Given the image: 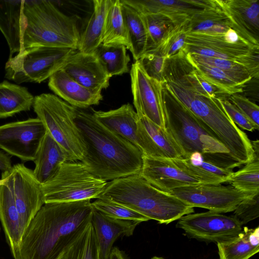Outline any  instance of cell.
<instances>
[{
    "label": "cell",
    "mask_w": 259,
    "mask_h": 259,
    "mask_svg": "<svg viewBox=\"0 0 259 259\" xmlns=\"http://www.w3.org/2000/svg\"><path fill=\"white\" fill-rule=\"evenodd\" d=\"M90 200L45 203L25 229L15 259H59L91 222Z\"/></svg>",
    "instance_id": "1"
},
{
    "label": "cell",
    "mask_w": 259,
    "mask_h": 259,
    "mask_svg": "<svg viewBox=\"0 0 259 259\" xmlns=\"http://www.w3.org/2000/svg\"><path fill=\"white\" fill-rule=\"evenodd\" d=\"M75 123L85 146L81 161L95 177L107 181L139 174L143 153L91 114L76 111Z\"/></svg>",
    "instance_id": "2"
},
{
    "label": "cell",
    "mask_w": 259,
    "mask_h": 259,
    "mask_svg": "<svg viewBox=\"0 0 259 259\" xmlns=\"http://www.w3.org/2000/svg\"><path fill=\"white\" fill-rule=\"evenodd\" d=\"M165 128L184 153H193L222 168L232 170L241 164L229 154L228 149L175 96L165 81L161 82Z\"/></svg>",
    "instance_id": "3"
},
{
    "label": "cell",
    "mask_w": 259,
    "mask_h": 259,
    "mask_svg": "<svg viewBox=\"0 0 259 259\" xmlns=\"http://www.w3.org/2000/svg\"><path fill=\"white\" fill-rule=\"evenodd\" d=\"M100 196L129 207L159 224H169L194 211L193 207L171 193L155 187L139 174L107 182Z\"/></svg>",
    "instance_id": "4"
},
{
    "label": "cell",
    "mask_w": 259,
    "mask_h": 259,
    "mask_svg": "<svg viewBox=\"0 0 259 259\" xmlns=\"http://www.w3.org/2000/svg\"><path fill=\"white\" fill-rule=\"evenodd\" d=\"M179 100L199 119L241 165L253 158L251 140L230 118L218 98L199 94L180 82L164 80Z\"/></svg>",
    "instance_id": "5"
},
{
    "label": "cell",
    "mask_w": 259,
    "mask_h": 259,
    "mask_svg": "<svg viewBox=\"0 0 259 259\" xmlns=\"http://www.w3.org/2000/svg\"><path fill=\"white\" fill-rule=\"evenodd\" d=\"M26 26L23 50L34 46L71 48L77 50L80 34L75 20L49 1H24Z\"/></svg>",
    "instance_id": "6"
},
{
    "label": "cell",
    "mask_w": 259,
    "mask_h": 259,
    "mask_svg": "<svg viewBox=\"0 0 259 259\" xmlns=\"http://www.w3.org/2000/svg\"><path fill=\"white\" fill-rule=\"evenodd\" d=\"M32 107L47 131L66 152L68 161H81L85 146L75 121L77 108L50 93L35 96Z\"/></svg>",
    "instance_id": "7"
},
{
    "label": "cell",
    "mask_w": 259,
    "mask_h": 259,
    "mask_svg": "<svg viewBox=\"0 0 259 259\" xmlns=\"http://www.w3.org/2000/svg\"><path fill=\"white\" fill-rule=\"evenodd\" d=\"M107 183L90 173L81 161H66L51 179L41 186L45 203H48L97 199Z\"/></svg>",
    "instance_id": "8"
},
{
    "label": "cell",
    "mask_w": 259,
    "mask_h": 259,
    "mask_svg": "<svg viewBox=\"0 0 259 259\" xmlns=\"http://www.w3.org/2000/svg\"><path fill=\"white\" fill-rule=\"evenodd\" d=\"M77 50L65 47L34 46L9 58L5 77L18 83H40L61 69Z\"/></svg>",
    "instance_id": "9"
},
{
    "label": "cell",
    "mask_w": 259,
    "mask_h": 259,
    "mask_svg": "<svg viewBox=\"0 0 259 259\" xmlns=\"http://www.w3.org/2000/svg\"><path fill=\"white\" fill-rule=\"evenodd\" d=\"M170 193L192 207L203 208L221 213L233 211L246 199L253 197L231 185L221 184L187 186L174 189Z\"/></svg>",
    "instance_id": "10"
},
{
    "label": "cell",
    "mask_w": 259,
    "mask_h": 259,
    "mask_svg": "<svg viewBox=\"0 0 259 259\" xmlns=\"http://www.w3.org/2000/svg\"><path fill=\"white\" fill-rule=\"evenodd\" d=\"M2 177L5 178L11 189L25 231L45 204L41 184L35 178L33 170L23 163L14 164L10 170L3 171Z\"/></svg>",
    "instance_id": "11"
},
{
    "label": "cell",
    "mask_w": 259,
    "mask_h": 259,
    "mask_svg": "<svg viewBox=\"0 0 259 259\" xmlns=\"http://www.w3.org/2000/svg\"><path fill=\"white\" fill-rule=\"evenodd\" d=\"M176 227L190 238L216 243L236 236L243 229L232 216L209 210L185 215L178 220Z\"/></svg>",
    "instance_id": "12"
},
{
    "label": "cell",
    "mask_w": 259,
    "mask_h": 259,
    "mask_svg": "<svg viewBox=\"0 0 259 259\" xmlns=\"http://www.w3.org/2000/svg\"><path fill=\"white\" fill-rule=\"evenodd\" d=\"M46 132L37 117L1 125L0 149L23 161H33Z\"/></svg>",
    "instance_id": "13"
},
{
    "label": "cell",
    "mask_w": 259,
    "mask_h": 259,
    "mask_svg": "<svg viewBox=\"0 0 259 259\" xmlns=\"http://www.w3.org/2000/svg\"><path fill=\"white\" fill-rule=\"evenodd\" d=\"M130 76L133 104L138 116H144L165 129L161 82L150 77L138 60L132 64Z\"/></svg>",
    "instance_id": "14"
},
{
    "label": "cell",
    "mask_w": 259,
    "mask_h": 259,
    "mask_svg": "<svg viewBox=\"0 0 259 259\" xmlns=\"http://www.w3.org/2000/svg\"><path fill=\"white\" fill-rule=\"evenodd\" d=\"M139 175L155 187L169 193L177 188L202 184L181 170L171 159L164 157L143 155V163Z\"/></svg>",
    "instance_id": "15"
},
{
    "label": "cell",
    "mask_w": 259,
    "mask_h": 259,
    "mask_svg": "<svg viewBox=\"0 0 259 259\" xmlns=\"http://www.w3.org/2000/svg\"><path fill=\"white\" fill-rule=\"evenodd\" d=\"M62 69L79 84L96 93H101L109 85L110 77L94 54L75 51Z\"/></svg>",
    "instance_id": "16"
},
{
    "label": "cell",
    "mask_w": 259,
    "mask_h": 259,
    "mask_svg": "<svg viewBox=\"0 0 259 259\" xmlns=\"http://www.w3.org/2000/svg\"><path fill=\"white\" fill-rule=\"evenodd\" d=\"M142 14H161L179 25L188 21L196 13L212 7V0H122Z\"/></svg>",
    "instance_id": "17"
},
{
    "label": "cell",
    "mask_w": 259,
    "mask_h": 259,
    "mask_svg": "<svg viewBox=\"0 0 259 259\" xmlns=\"http://www.w3.org/2000/svg\"><path fill=\"white\" fill-rule=\"evenodd\" d=\"M96 236L99 259H108L113 245L120 236L133 235L139 222L110 218L94 208L91 221Z\"/></svg>",
    "instance_id": "18"
},
{
    "label": "cell",
    "mask_w": 259,
    "mask_h": 259,
    "mask_svg": "<svg viewBox=\"0 0 259 259\" xmlns=\"http://www.w3.org/2000/svg\"><path fill=\"white\" fill-rule=\"evenodd\" d=\"M24 3V1H0V30L9 47V58L23 50V37L26 26Z\"/></svg>",
    "instance_id": "19"
},
{
    "label": "cell",
    "mask_w": 259,
    "mask_h": 259,
    "mask_svg": "<svg viewBox=\"0 0 259 259\" xmlns=\"http://www.w3.org/2000/svg\"><path fill=\"white\" fill-rule=\"evenodd\" d=\"M48 86L56 95L77 108L97 105L103 99L101 93H94L72 78L62 69L49 78Z\"/></svg>",
    "instance_id": "20"
},
{
    "label": "cell",
    "mask_w": 259,
    "mask_h": 259,
    "mask_svg": "<svg viewBox=\"0 0 259 259\" xmlns=\"http://www.w3.org/2000/svg\"><path fill=\"white\" fill-rule=\"evenodd\" d=\"M0 221L14 259L17 257L24 232L11 189L6 181L0 186Z\"/></svg>",
    "instance_id": "21"
},
{
    "label": "cell",
    "mask_w": 259,
    "mask_h": 259,
    "mask_svg": "<svg viewBox=\"0 0 259 259\" xmlns=\"http://www.w3.org/2000/svg\"><path fill=\"white\" fill-rule=\"evenodd\" d=\"M33 161L34 175L42 185L51 179L68 158L64 149L47 131Z\"/></svg>",
    "instance_id": "22"
},
{
    "label": "cell",
    "mask_w": 259,
    "mask_h": 259,
    "mask_svg": "<svg viewBox=\"0 0 259 259\" xmlns=\"http://www.w3.org/2000/svg\"><path fill=\"white\" fill-rule=\"evenodd\" d=\"M92 114L105 127L138 148L137 127L139 116L131 104H125L117 109L108 111L93 109Z\"/></svg>",
    "instance_id": "23"
},
{
    "label": "cell",
    "mask_w": 259,
    "mask_h": 259,
    "mask_svg": "<svg viewBox=\"0 0 259 259\" xmlns=\"http://www.w3.org/2000/svg\"><path fill=\"white\" fill-rule=\"evenodd\" d=\"M171 160L181 170L202 184H219L228 182L233 173L232 170L222 168L205 160L199 153H193Z\"/></svg>",
    "instance_id": "24"
},
{
    "label": "cell",
    "mask_w": 259,
    "mask_h": 259,
    "mask_svg": "<svg viewBox=\"0 0 259 259\" xmlns=\"http://www.w3.org/2000/svg\"><path fill=\"white\" fill-rule=\"evenodd\" d=\"M215 2L214 7L201 10L191 17L186 24L188 32L216 34L224 33L233 28L246 32L221 8L217 0Z\"/></svg>",
    "instance_id": "25"
},
{
    "label": "cell",
    "mask_w": 259,
    "mask_h": 259,
    "mask_svg": "<svg viewBox=\"0 0 259 259\" xmlns=\"http://www.w3.org/2000/svg\"><path fill=\"white\" fill-rule=\"evenodd\" d=\"M217 2L240 27L259 40L258 0H217Z\"/></svg>",
    "instance_id": "26"
},
{
    "label": "cell",
    "mask_w": 259,
    "mask_h": 259,
    "mask_svg": "<svg viewBox=\"0 0 259 259\" xmlns=\"http://www.w3.org/2000/svg\"><path fill=\"white\" fill-rule=\"evenodd\" d=\"M217 244L220 259H249L259 251V227H244L236 236Z\"/></svg>",
    "instance_id": "27"
},
{
    "label": "cell",
    "mask_w": 259,
    "mask_h": 259,
    "mask_svg": "<svg viewBox=\"0 0 259 259\" xmlns=\"http://www.w3.org/2000/svg\"><path fill=\"white\" fill-rule=\"evenodd\" d=\"M111 0H94L93 11L85 27L80 34L77 50L93 54L101 44L105 18Z\"/></svg>",
    "instance_id": "28"
},
{
    "label": "cell",
    "mask_w": 259,
    "mask_h": 259,
    "mask_svg": "<svg viewBox=\"0 0 259 259\" xmlns=\"http://www.w3.org/2000/svg\"><path fill=\"white\" fill-rule=\"evenodd\" d=\"M130 47L129 50L135 61L138 60L147 51L148 36L145 22L142 14L120 0Z\"/></svg>",
    "instance_id": "29"
},
{
    "label": "cell",
    "mask_w": 259,
    "mask_h": 259,
    "mask_svg": "<svg viewBox=\"0 0 259 259\" xmlns=\"http://www.w3.org/2000/svg\"><path fill=\"white\" fill-rule=\"evenodd\" d=\"M34 99L25 87L6 80L0 82V119L29 110Z\"/></svg>",
    "instance_id": "30"
},
{
    "label": "cell",
    "mask_w": 259,
    "mask_h": 259,
    "mask_svg": "<svg viewBox=\"0 0 259 259\" xmlns=\"http://www.w3.org/2000/svg\"><path fill=\"white\" fill-rule=\"evenodd\" d=\"M188 60L205 79L224 94L231 96L242 93L246 84L252 79L251 78L227 72L210 65Z\"/></svg>",
    "instance_id": "31"
},
{
    "label": "cell",
    "mask_w": 259,
    "mask_h": 259,
    "mask_svg": "<svg viewBox=\"0 0 259 259\" xmlns=\"http://www.w3.org/2000/svg\"><path fill=\"white\" fill-rule=\"evenodd\" d=\"M101 44L122 45L129 50L130 44L122 15L120 0H111L106 14Z\"/></svg>",
    "instance_id": "32"
},
{
    "label": "cell",
    "mask_w": 259,
    "mask_h": 259,
    "mask_svg": "<svg viewBox=\"0 0 259 259\" xmlns=\"http://www.w3.org/2000/svg\"><path fill=\"white\" fill-rule=\"evenodd\" d=\"M253 150L252 159L236 172H233L228 183L238 190L254 196L259 194V142L251 141Z\"/></svg>",
    "instance_id": "33"
},
{
    "label": "cell",
    "mask_w": 259,
    "mask_h": 259,
    "mask_svg": "<svg viewBox=\"0 0 259 259\" xmlns=\"http://www.w3.org/2000/svg\"><path fill=\"white\" fill-rule=\"evenodd\" d=\"M59 259H99L97 240L91 222L70 242Z\"/></svg>",
    "instance_id": "34"
},
{
    "label": "cell",
    "mask_w": 259,
    "mask_h": 259,
    "mask_svg": "<svg viewBox=\"0 0 259 259\" xmlns=\"http://www.w3.org/2000/svg\"><path fill=\"white\" fill-rule=\"evenodd\" d=\"M122 45H106L101 44L94 52L110 78L129 71V55Z\"/></svg>",
    "instance_id": "35"
},
{
    "label": "cell",
    "mask_w": 259,
    "mask_h": 259,
    "mask_svg": "<svg viewBox=\"0 0 259 259\" xmlns=\"http://www.w3.org/2000/svg\"><path fill=\"white\" fill-rule=\"evenodd\" d=\"M151 141L161 152L162 157L168 159L182 158L184 153L171 135L144 116L139 117Z\"/></svg>",
    "instance_id": "36"
},
{
    "label": "cell",
    "mask_w": 259,
    "mask_h": 259,
    "mask_svg": "<svg viewBox=\"0 0 259 259\" xmlns=\"http://www.w3.org/2000/svg\"><path fill=\"white\" fill-rule=\"evenodd\" d=\"M142 15L148 36L147 51L160 45L177 26L170 18L161 14Z\"/></svg>",
    "instance_id": "37"
},
{
    "label": "cell",
    "mask_w": 259,
    "mask_h": 259,
    "mask_svg": "<svg viewBox=\"0 0 259 259\" xmlns=\"http://www.w3.org/2000/svg\"><path fill=\"white\" fill-rule=\"evenodd\" d=\"M94 209L111 218L140 223L149 219L137 211L106 197L100 196L92 202Z\"/></svg>",
    "instance_id": "38"
},
{
    "label": "cell",
    "mask_w": 259,
    "mask_h": 259,
    "mask_svg": "<svg viewBox=\"0 0 259 259\" xmlns=\"http://www.w3.org/2000/svg\"><path fill=\"white\" fill-rule=\"evenodd\" d=\"M186 55L187 58L192 62L207 64L227 72L252 79V75L249 70L243 64L233 60L204 57L189 53H186Z\"/></svg>",
    "instance_id": "39"
},
{
    "label": "cell",
    "mask_w": 259,
    "mask_h": 259,
    "mask_svg": "<svg viewBox=\"0 0 259 259\" xmlns=\"http://www.w3.org/2000/svg\"><path fill=\"white\" fill-rule=\"evenodd\" d=\"M166 60L160 48L157 47L146 51L138 61L150 77L162 82Z\"/></svg>",
    "instance_id": "40"
},
{
    "label": "cell",
    "mask_w": 259,
    "mask_h": 259,
    "mask_svg": "<svg viewBox=\"0 0 259 259\" xmlns=\"http://www.w3.org/2000/svg\"><path fill=\"white\" fill-rule=\"evenodd\" d=\"M187 22L176 26L163 41L157 46L166 59L183 51L189 32L186 25Z\"/></svg>",
    "instance_id": "41"
},
{
    "label": "cell",
    "mask_w": 259,
    "mask_h": 259,
    "mask_svg": "<svg viewBox=\"0 0 259 259\" xmlns=\"http://www.w3.org/2000/svg\"><path fill=\"white\" fill-rule=\"evenodd\" d=\"M232 215L241 226L257 218L259 215V194L242 202Z\"/></svg>",
    "instance_id": "42"
},
{
    "label": "cell",
    "mask_w": 259,
    "mask_h": 259,
    "mask_svg": "<svg viewBox=\"0 0 259 259\" xmlns=\"http://www.w3.org/2000/svg\"><path fill=\"white\" fill-rule=\"evenodd\" d=\"M219 101L230 118L244 130L252 132L258 128L229 100L220 99Z\"/></svg>",
    "instance_id": "43"
},
{
    "label": "cell",
    "mask_w": 259,
    "mask_h": 259,
    "mask_svg": "<svg viewBox=\"0 0 259 259\" xmlns=\"http://www.w3.org/2000/svg\"><path fill=\"white\" fill-rule=\"evenodd\" d=\"M229 100L258 128L259 107L257 105L239 94L230 96Z\"/></svg>",
    "instance_id": "44"
},
{
    "label": "cell",
    "mask_w": 259,
    "mask_h": 259,
    "mask_svg": "<svg viewBox=\"0 0 259 259\" xmlns=\"http://www.w3.org/2000/svg\"><path fill=\"white\" fill-rule=\"evenodd\" d=\"M12 165L10 157L4 152L0 151V170L5 171L10 170Z\"/></svg>",
    "instance_id": "45"
},
{
    "label": "cell",
    "mask_w": 259,
    "mask_h": 259,
    "mask_svg": "<svg viewBox=\"0 0 259 259\" xmlns=\"http://www.w3.org/2000/svg\"><path fill=\"white\" fill-rule=\"evenodd\" d=\"M108 259H126L123 252L118 247H113Z\"/></svg>",
    "instance_id": "46"
},
{
    "label": "cell",
    "mask_w": 259,
    "mask_h": 259,
    "mask_svg": "<svg viewBox=\"0 0 259 259\" xmlns=\"http://www.w3.org/2000/svg\"><path fill=\"white\" fill-rule=\"evenodd\" d=\"M6 183V179L3 177H1V179H0V186L5 184Z\"/></svg>",
    "instance_id": "47"
},
{
    "label": "cell",
    "mask_w": 259,
    "mask_h": 259,
    "mask_svg": "<svg viewBox=\"0 0 259 259\" xmlns=\"http://www.w3.org/2000/svg\"><path fill=\"white\" fill-rule=\"evenodd\" d=\"M151 259H164V258L162 257L154 256L152 257Z\"/></svg>",
    "instance_id": "48"
},
{
    "label": "cell",
    "mask_w": 259,
    "mask_h": 259,
    "mask_svg": "<svg viewBox=\"0 0 259 259\" xmlns=\"http://www.w3.org/2000/svg\"><path fill=\"white\" fill-rule=\"evenodd\" d=\"M0 230H1V228H0Z\"/></svg>",
    "instance_id": "49"
}]
</instances>
